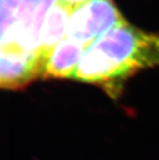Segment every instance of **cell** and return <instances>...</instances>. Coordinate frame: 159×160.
<instances>
[{"instance_id":"cell-1","label":"cell","mask_w":159,"mask_h":160,"mask_svg":"<svg viewBox=\"0 0 159 160\" xmlns=\"http://www.w3.org/2000/svg\"><path fill=\"white\" fill-rule=\"evenodd\" d=\"M159 66V34H149L127 21L114 27L85 51L73 78L102 86L116 95L138 71Z\"/></svg>"},{"instance_id":"cell-2","label":"cell","mask_w":159,"mask_h":160,"mask_svg":"<svg viewBox=\"0 0 159 160\" xmlns=\"http://www.w3.org/2000/svg\"><path fill=\"white\" fill-rule=\"evenodd\" d=\"M56 2L0 0V51L38 55L42 29Z\"/></svg>"},{"instance_id":"cell-3","label":"cell","mask_w":159,"mask_h":160,"mask_svg":"<svg viewBox=\"0 0 159 160\" xmlns=\"http://www.w3.org/2000/svg\"><path fill=\"white\" fill-rule=\"evenodd\" d=\"M126 20L112 0H89L72 12L66 37L86 48Z\"/></svg>"},{"instance_id":"cell-4","label":"cell","mask_w":159,"mask_h":160,"mask_svg":"<svg viewBox=\"0 0 159 160\" xmlns=\"http://www.w3.org/2000/svg\"><path fill=\"white\" fill-rule=\"evenodd\" d=\"M44 64L37 54L0 51V84L3 89H21L42 77Z\"/></svg>"},{"instance_id":"cell-5","label":"cell","mask_w":159,"mask_h":160,"mask_svg":"<svg viewBox=\"0 0 159 160\" xmlns=\"http://www.w3.org/2000/svg\"><path fill=\"white\" fill-rule=\"evenodd\" d=\"M86 50L84 45L65 37L49 56L42 78L72 79Z\"/></svg>"},{"instance_id":"cell-6","label":"cell","mask_w":159,"mask_h":160,"mask_svg":"<svg viewBox=\"0 0 159 160\" xmlns=\"http://www.w3.org/2000/svg\"><path fill=\"white\" fill-rule=\"evenodd\" d=\"M73 10L57 0L49 12L41 32L38 47V55L44 66L55 47L66 37L69 18Z\"/></svg>"},{"instance_id":"cell-7","label":"cell","mask_w":159,"mask_h":160,"mask_svg":"<svg viewBox=\"0 0 159 160\" xmlns=\"http://www.w3.org/2000/svg\"><path fill=\"white\" fill-rule=\"evenodd\" d=\"M57 1H60L61 3H62V4L72 8V9H75L78 6L89 1V0H57Z\"/></svg>"}]
</instances>
